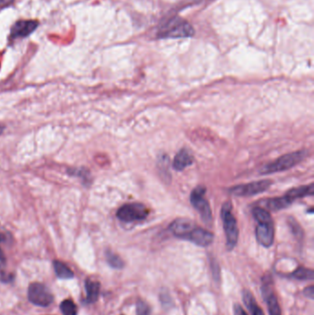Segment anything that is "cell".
<instances>
[{
	"instance_id": "obj_3",
	"label": "cell",
	"mask_w": 314,
	"mask_h": 315,
	"mask_svg": "<svg viewBox=\"0 0 314 315\" xmlns=\"http://www.w3.org/2000/svg\"><path fill=\"white\" fill-rule=\"evenodd\" d=\"M307 151L300 150L291 153L285 154L280 158L276 159L275 162L266 165L261 170L262 174H270L275 172H281L284 170L291 169L302 162L307 157Z\"/></svg>"
},
{
	"instance_id": "obj_26",
	"label": "cell",
	"mask_w": 314,
	"mask_h": 315,
	"mask_svg": "<svg viewBox=\"0 0 314 315\" xmlns=\"http://www.w3.org/2000/svg\"><path fill=\"white\" fill-rule=\"evenodd\" d=\"M4 129H5V126H4L3 124H1V123H0V135L3 133Z\"/></svg>"
},
{
	"instance_id": "obj_2",
	"label": "cell",
	"mask_w": 314,
	"mask_h": 315,
	"mask_svg": "<svg viewBox=\"0 0 314 315\" xmlns=\"http://www.w3.org/2000/svg\"><path fill=\"white\" fill-rule=\"evenodd\" d=\"M223 229L226 236V245L229 251L235 248L239 239V228L237 220L232 214V205L230 202H225L221 208Z\"/></svg>"
},
{
	"instance_id": "obj_7",
	"label": "cell",
	"mask_w": 314,
	"mask_h": 315,
	"mask_svg": "<svg viewBox=\"0 0 314 315\" xmlns=\"http://www.w3.org/2000/svg\"><path fill=\"white\" fill-rule=\"evenodd\" d=\"M28 299L36 306L47 307L53 302L54 297L45 285L34 282L29 286Z\"/></svg>"
},
{
	"instance_id": "obj_25",
	"label": "cell",
	"mask_w": 314,
	"mask_h": 315,
	"mask_svg": "<svg viewBox=\"0 0 314 315\" xmlns=\"http://www.w3.org/2000/svg\"><path fill=\"white\" fill-rule=\"evenodd\" d=\"M5 240V237L3 234H0V243ZM6 263V257H5V254L3 253L2 249L0 248V264L1 265H4Z\"/></svg>"
},
{
	"instance_id": "obj_1",
	"label": "cell",
	"mask_w": 314,
	"mask_h": 315,
	"mask_svg": "<svg viewBox=\"0 0 314 315\" xmlns=\"http://www.w3.org/2000/svg\"><path fill=\"white\" fill-rule=\"evenodd\" d=\"M254 219L258 222L255 229V236L258 243L266 248L272 246L275 239V228L272 217L265 208H254L253 209Z\"/></svg>"
},
{
	"instance_id": "obj_11",
	"label": "cell",
	"mask_w": 314,
	"mask_h": 315,
	"mask_svg": "<svg viewBox=\"0 0 314 315\" xmlns=\"http://www.w3.org/2000/svg\"><path fill=\"white\" fill-rule=\"evenodd\" d=\"M37 26L38 23L35 21H20L12 27L11 36L13 38L27 37L34 31Z\"/></svg>"
},
{
	"instance_id": "obj_16",
	"label": "cell",
	"mask_w": 314,
	"mask_h": 315,
	"mask_svg": "<svg viewBox=\"0 0 314 315\" xmlns=\"http://www.w3.org/2000/svg\"><path fill=\"white\" fill-rule=\"evenodd\" d=\"M314 185H304V186H299V187H295L292 188L290 191L287 192V194L291 198L293 201L302 198L305 196H310L314 195Z\"/></svg>"
},
{
	"instance_id": "obj_8",
	"label": "cell",
	"mask_w": 314,
	"mask_h": 315,
	"mask_svg": "<svg viewBox=\"0 0 314 315\" xmlns=\"http://www.w3.org/2000/svg\"><path fill=\"white\" fill-rule=\"evenodd\" d=\"M272 185L270 180H261L244 185H236L230 189V193L235 196H252L254 194L266 192Z\"/></svg>"
},
{
	"instance_id": "obj_14",
	"label": "cell",
	"mask_w": 314,
	"mask_h": 315,
	"mask_svg": "<svg viewBox=\"0 0 314 315\" xmlns=\"http://www.w3.org/2000/svg\"><path fill=\"white\" fill-rule=\"evenodd\" d=\"M86 293H87V302L94 303L99 299L100 284L98 281H93L92 279H87L85 283Z\"/></svg>"
},
{
	"instance_id": "obj_13",
	"label": "cell",
	"mask_w": 314,
	"mask_h": 315,
	"mask_svg": "<svg viewBox=\"0 0 314 315\" xmlns=\"http://www.w3.org/2000/svg\"><path fill=\"white\" fill-rule=\"evenodd\" d=\"M294 201L286 194L280 197H274L265 200L264 204L271 211H278L290 207Z\"/></svg>"
},
{
	"instance_id": "obj_18",
	"label": "cell",
	"mask_w": 314,
	"mask_h": 315,
	"mask_svg": "<svg viewBox=\"0 0 314 315\" xmlns=\"http://www.w3.org/2000/svg\"><path fill=\"white\" fill-rule=\"evenodd\" d=\"M54 268L56 276L62 279H69L74 277V273L69 267L61 261H54Z\"/></svg>"
},
{
	"instance_id": "obj_9",
	"label": "cell",
	"mask_w": 314,
	"mask_h": 315,
	"mask_svg": "<svg viewBox=\"0 0 314 315\" xmlns=\"http://www.w3.org/2000/svg\"><path fill=\"white\" fill-rule=\"evenodd\" d=\"M185 240L191 242L195 245L207 247L213 242L214 235L212 232L207 231L198 226H195L194 229L188 234V236Z\"/></svg>"
},
{
	"instance_id": "obj_21",
	"label": "cell",
	"mask_w": 314,
	"mask_h": 315,
	"mask_svg": "<svg viewBox=\"0 0 314 315\" xmlns=\"http://www.w3.org/2000/svg\"><path fill=\"white\" fill-rule=\"evenodd\" d=\"M137 315H151V308L143 300L137 301Z\"/></svg>"
},
{
	"instance_id": "obj_5",
	"label": "cell",
	"mask_w": 314,
	"mask_h": 315,
	"mask_svg": "<svg viewBox=\"0 0 314 315\" xmlns=\"http://www.w3.org/2000/svg\"><path fill=\"white\" fill-rule=\"evenodd\" d=\"M261 291L268 309L269 315H282L281 308L274 291V281L271 275H266L262 278Z\"/></svg>"
},
{
	"instance_id": "obj_17",
	"label": "cell",
	"mask_w": 314,
	"mask_h": 315,
	"mask_svg": "<svg viewBox=\"0 0 314 315\" xmlns=\"http://www.w3.org/2000/svg\"><path fill=\"white\" fill-rule=\"evenodd\" d=\"M290 278H294L297 280H314V272L313 269L306 268L304 267H299L293 271L290 275L287 276Z\"/></svg>"
},
{
	"instance_id": "obj_6",
	"label": "cell",
	"mask_w": 314,
	"mask_h": 315,
	"mask_svg": "<svg viewBox=\"0 0 314 315\" xmlns=\"http://www.w3.org/2000/svg\"><path fill=\"white\" fill-rule=\"evenodd\" d=\"M206 187L197 186L191 193L190 201L192 206L199 212L201 218L206 224H209L212 220V211L209 203L205 197Z\"/></svg>"
},
{
	"instance_id": "obj_4",
	"label": "cell",
	"mask_w": 314,
	"mask_h": 315,
	"mask_svg": "<svg viewBox=\"0 0 314 315\" xmlns=\"http://www.w3.org/2000/svg\"><path fill=\"white\" fill-rule=\"evenodd\" d=\"M149 215V210L142 203H129L118 209L117 218L125 223L143 221Z\"/></svg>"
},
{
	"instance_id": "obj_19",
	"label": "cell",
	"mask_w": 314,
	"mask_h": 315,
	"mask_svg": "<svg viewBox=\"0 0 314 315\" xmlns=\"http://www.w3.org/2000/svg\"><path fill=\"white\" fill-rule=\"evenodd\" d=\"M105 258L109 266L115 269H122L124 267V262L123 259L114 252L107 250L105 252Z\"/></svg>"
},
{
	"instance_id": "obj_10",
	"label": "cell",
	"mask_w": 314,
	"mask_h": 315,
	"mask_svg": "<svg viewBox=\"0 0 314 315\" xmlns=\"http://www.w3.org/2000/svg\"><path fill=\"white\" fill-rule=\"evenodd\" d=\"M196 224L188 218H177L169 225V229L177 238L185 240Z\"/></svg>"
},
{
	"instance_id": "obj_23",
	"label": "cell",
	"mask_w": 314,
	"mask_h": 315,
	"mask_svg": "<svg viewBox=\"0 0 314 315\" xmlns=\"http://www.w3.org/2000/svg\"><path fill=\"white\" fill-rule=\"evenodd\" d=\"M303 293H304V296L311 299V300H314V286H310L306 288L304 291H303Z\"/></svg>"
},
{
	"instance_id": "obj_24",
	"label": "cell",
	"mask_w": 314,
	"mask_h": 315,
	"mask_svg": "<svg viewBox=\"0 0 314 315\" xmlns=\"http://www.w3.org/2000/svg\"><path fill=\"white\" fill-rule=\"evenodd\" d=\"M233 312H234V315H248L244 311V309L242 307L240 304H234Z\"/></svg>"
},
{
	"instance_id": "obj_12",
	"label": "cell",
	"mask_w": 314,
	"mask_h": 315,
	"mask_svg": "<svg viewBox=\"0 0 314 315\" xmlns=\"http://www.w3.org/2000/svg\"><path fill=\"white\" fill-rule=\"evenodd\" d=\"M193 157L191 152L185 148H183L174 157L172 167L178 171H181L189 167L193 164Z\"/></svg>"
},
{
	"instance_id": "obj_20",
	"label": "cell",
	"mask_w": 314,
	"mask_h": 315,
	"mask_svg": "<svg viewBox=\"0 0 314 315\" xmlns=\"http://www.w3.org/2000/svg\"><path fill=\"white\" fill-rule=\"evenodd\" d=\"M60 310L64 315H77V305L71 300H65L60 304Z\"/></svg>"
},
{
	"instance_id": "obj_15",
	"label": "cell",
	"mask_w": 314,
	"mask_h": 315,
	"mask_svg": "<svg viewBox=\"0 0 314 315\" xmlns=\"http://www.w3.org/2000/svg\"><path fill=\"white\" fill-rule=\"evenodd\" d=\"M242 299L243 302L245 304L246 307L250 311L252 315H265L263 310L261 309L260 306L258 305L257 301L254 299L252 292L250 291H243L242 292Z\"/></svg>"
},
{
	"instance_id": "obj_22",
	"label": "cell",
	"mask_w": 314,
	"mask_h": 315,
	"mask_svg": "<svg viewBox=\"0 0 314 315\" xmlns=\"http://www.w3.org/2000/svg\"><path fill=\"white\" fill-rule=\"evenodd\" d=\"M289 225L291 229V231L293 232V234L298 237V238H301L302 237V230L300 228V226L299 225V223L297 222L293 218H290L289 219Z\"/></svg>"
}]
</instances>
